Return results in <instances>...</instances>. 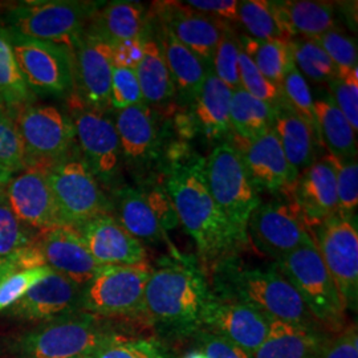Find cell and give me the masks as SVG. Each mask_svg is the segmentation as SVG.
Here are the masks:
<instances>
[{"mask_svg":"<svg viewBox=\"0 0 358 358\" xmlns=\"http://www.w3.org/2000/svg\"><path fill=\"white\" fill-rule=\"evenodd\" d=\"M210 294V282L198 260L173 250L152 266L143 297V320L161 343L192 340L203 329Z\"/></svg>","mask_w":358,"mask_h":358,"instance_id":"6da1fadb","label":"cell"},{"mask_svg":"<svg viewBox=\"0 0 358 358\" xmlns=\"http://www.w3.org/2000/svg\"><path fill=\"white\" fill-rule=\"evenodd\" d=\"M166 190L179 224L196 245L199 266L208 276L223 260L236 256L247 242L217 207L206 180V159L194 155L174 164L169 171Z\"/></svg>","mask_w":358,"mask_h":358,"instance_id":"7a4b0ae2","label":"cell"},{"mask_svg":"<svg viewBox=\"0 0 358 358\" xmlns=\"http://www.w3.org/2000/svg\"><path fill=\"white\" fill-rule=\"evenodd\" d=\"M207 279L214 294L252 308L269 320L321 328L275 263L251 266L232 256L219 263Z\"/></svg>","mask_w":358,"mask_h":358,"instance_id":"3957f363","label":"cell"},{"mask_svg":"<svg viewBox=\"0 0 358 358\" xmlns=\"http://www.w3.org/2000/svg\"><path fill=\"white\" fill-rule=\"evenodd\" d=\"M117 334L109 320L80 310L40 322L8 349L15 358H90Z\"/></svg>","mask_w":358,"mask_h":358,"instance_id":"277c9868","label":"cell"},{"mask_svg":"<svg viewBox=\"0 0 358 358\" xmlns=\"http://www.w3.org/2000/svg\"><path fill=\"white\" fill-rule=\"evenodd\" d=\"M101 3L77 0H29L8 8L4 27L13 34L57 44L72 51Z\"/></svg>","mask_w":358,"mask_h":358,"instance_id":"5b68a950","label":"cell"},{"mask_svg":"<svg viewBox=\"0 0 358 358\" xmlns=\"http://www.w3.org/2000/svg\"><path fill=\"white\" fill-rule=\"evenodd\" d=\"M275 264L324 331L337 333L345 328V307L313 239Z\"/></svg>","mask_w":358,"mask_h":358,"instance_id":"8992f818","label":"cell"},{"mask_svg":"<svg viewBox=\"0 0 358 358\" xmlns=\"http://www.w3.org/2000/svg\"><path fill=\"white\" fill-rule=\"evenodd\" d=\"M152 273L148 262L136 266H103L81 288V310L101 319L143 320V297Z\"/></svg>","mask_w":358,"mask_h":358,"instance_id":"52a82bcc","label":"cell"},{"mask_svg":"<svg viewBox=\"0 0 358 358\" xmlns=\"http://www.w3.org/2000/svg\"><path fill=\"white\" fill-rule=\"evenodd\" d=\"M206 180L220 211L248 243V220L262 199L248 178L242 155L230 142L217 146L206 159Z\"/></svg>","mask_w":358,"mask_h":358,"instance_id":"ba28073f","label":"cell"},{"mask_svg":"<svg viewBox=\"0 0 358 358\" xmlns=\"http://www.w3.org/2000/svg\"><path fill=\"white\" fill-rule=\"evenodd\" d=\"M47 180L63 226L77 230L109 214L112 205L83 157L69 154L52 164L47 167Z\"/></svg>","mask_w":358,"mask_h":358,"instance_id":"9c48e42d","label":"cell"},{"mask_svg":"<svg viewBox=\"0 0 358 358\" xmlns=\"http://www.w3.org/2000/svg\"><path fill=\"white\" fill-rule=\"evenodd\" d=\"M321 259L329 271L345 310L357 312L358 232L350 217L334 215L310 229Z\"/></svg>","mask_w":358,"mask_h":358,"instance_id":"30bf717a","label":"cell"},{"mask_svg":"<svg viewBox=\"0 0 358 358\" xmlns=\"http://www.w3.org/2000/svg\"><path fill=\"white\" fill-rule=\"evenodd\" d=\"M10 35L22 76L35 96L64 97L73 92L72 55L69 50L11 32Z\"/></svg>","mask_w":358,"mask_h":358,"instance_id":"8fae6325","label":"cell"},{"mask_svg":"<svg viewBox=\"0 0 358 358\" xmlns=\"http://www.w3.org/2000/svg\"><path fill=\"white\" fill-rule=\"evenodd\" d=\"M282 196L262 202L247 226L248 241L275 262L312 239L307 222L292 196Z\"/></svg>","mask_w":358,"mask_h":358,"instance_id":"7c38bea8","label":"cell"},{"mask_svg":"<svg viewBox=\"0 0 358 358\" xmlns=\"http://www.w3.org/2000/svg\"><path fill=\"white\" fill-rule=\"evenodd\" d=\"M68 115L71 117L76 141L93 176L103 183L115 178L120 167V141L115 122L103 112L83 103L72 92L68 96Z\"/></svg>","mask_w":358,"mask_h":358,"instance_id":"4fadbf2b","label":"cell"},{"mask_svg":"<svg viewBox=\"0 0 358 358\" xmlns=\"http://www.w3.org/2000/svg\"><path fill=\"white\" fill-rule=\"evenodd\" d=\"M31 165L50 166L69 155L76 143L68 113L53 105H29L15 115Z\"/></svg>","mask_w":358,"mask_h":358,"instance_id":"5bb4252c","label":"cell"},{"mask_svg":"<svg viewBox=\"0 0 358 358\" xmlns=\"http://www.w3.org/2000/svg\"><path fill=\"white\" fill-rule=\"evenodd\" d=\"M117 222L142 244L169 243L167 232L179 224L174 205L164 189L124 187L117 192Z\"/></svg>","mask_w":358,"mask_h":358,"instance_id":"9a60e30c","label":"cell"},{"mask_svg":"<svg viewBox=\"0 0 358 358\" xmlns=\"http://www.w3.org/2000/svg\"><path fill=\"white\" fill-rule=\"evenodd\" d=\"M73 90L83 103L97 112L110 108L113 73L112 44L84 32L71 51Z\"/></svg>","mask_w":358,"mask_h":358,"instance_id":"2e32d148","label":"cell"},{"mask_svg":"<svg viewBox=\"0 0 358 358\" xmlns=\"http://www.w3.org/2000/svg\"><path fill=\"white\" fill-rule=\"evenodd\" d=\"M47 167L31 165L4 186V196L13 214L28 227L40 231L63 226L47 180Z\"/></svg>","mask_w":358,"mask_h":358,"instance_id":"e0dca14e","label":"cell"},{"mask_svg":"<svg viewBox=\"0 0 358 358\" xmlns=\"http://www.w3.org/2000/svg\"><path fill=\"white\" fill-rule=\"evenodd\" d=\"M235 148L243 158L248 178L256 192L291 196L299 174L287 161L275 129L252 141L236 143Z\"/></svg>","mask_w":358,"mask_h":358,"instance_id":"ac0fdd59","label":"cell"},{"mask_svg":"<svg viewBox=\"0 0 358 358\" xmlns=\"http://www.w3.org/2000/svg\"><path fill=\"white\" fill-rule=\"evenodd\" d=\"M203 329L217 333L251 356L263 344L269 319L242 303L220 297L211 291L202 317Z\"/></svg>","mask_w":358,"mask_h":358,"instance_id":"d6986e66","label":"cell"},{"mask_svg":"<svg viewBox=\"0 0 358 358\" xmlns=\"http://www.w3.org/2000/svg\"><path fill=\"white\" fill-rule=\"evenodd\" d=\"M81 288L62 273L51 272L31 287L19 301L8 308V315L28 321L55 320L81 310Z\"/></svg>","mask_w":358,"mask_h":358,"instance_id":"ffe728a7","label":"cell"},{"mask_svg":"<svg viewBox=\"0 0 358 358\" xmlns=\"http://www.w3.org/2000/svg\"><path fill=\"white\" fill-rule=\"evenodd\" d=\"M38 248L44 266L84 287L101 269L76 229L60 226L40 231Z\"/></svg>","mask_w":358,"mask_h":358,"instance_id":"44dd1931","label":"cell"},{"mask_svg":"<svg viewBox=\"0 0 358 358\" xmlns=\"http://www.w3.org/2000/svg\"><path fill=\"white\" fill-rule=\"evenodd\" d=\"M77 231L100 266H136L148 262L143 244L109 214L92 219Z\"/></svg>","mask_w":358,"mask_h":358,"instance_id":"7402d4cb","label":"cell"},{"mask_svg":"<svg viewBox=\"0 0 358 358\" xmlns=\"http://www.w3.org/2000/svg\"><path fill=\"white\" fill-rule=\"evenodd\" d=\"M159 16L164 27L179 41L211 66L213 56L226 22L198 13L185 3H161Z\"/></svg>","mask_w":358,"mask_h":358,"instance_id":"603a6c76","label":"cell"},{"mask_svg":"<svg viewBox=\"0 0 358 358\" xmlns=\"http://www.w3.org/2000/svg\"><path fill=\"white\" fill-rule=\"evenodd\" d=\"M291 196L300 208L309 230L325 219L338 215L336 176L328 155L299 176Z\"/></svg>","mask_w":358,"mask_h":358,"instance_id":"cb8c5ba5","label":"cell"},{"mask_svg":"<svg viewBox=\"0 0 358 358\" xmlns=\"http://www.w3.org/2000/svg\"><path fill=\"white\" fill-rule=\"evenodd\" d=\"M332 333L279 320H269L268 334L252 358H315Z\"/></svg>","mask_w":358,"mask_h":358,"instance_id":"d4e9b609","label":"cell"},{"mask_svg":"<svg viewBox=\"0 0 358 358\" xmlns=\"http://www.w3.org/2000/svg\"><path fill=\"white\" fill-rule=\"evenodd\" d=\"M162 29L164 36L159 47L164 53L170 76L173 78L176 93L178 92L182 103L195 101L206 77L213 68L183 45L165 27H162Z\"/></svg>","mask_w":358,"mask_h":358,"instance_id":"484cf974","label":"cell"},{"mask_svg":"<svg viewBox=\"0 0 358 358\" xmlns=\"http://www.w3.org/2000/svg\"><path fill=\"white\" fill-rule=\"evenodd\" d=\"M146 19V10L141 3L112 1L97 10L85 32L110 44L129 38H142Z\"/></svg>","mask_w":358,"mask_h":358,"instance_id":"4316f807","label":"cell"},{"mask_svg":"<svg viewBox=\"0 0 358 358\" xmlns=\"http://www.w3.org/2000/svg\"><path fill=\"white\" fill-rule=\"evenodd\" d=\"M232 90L211 71L195 99L194 115L202 133L210 140H219L230 131Z\"/></svg>","mask_w":358,"mask_h":358,"instance_id":"83f0119b","label":"cell"},{"mask_svg":"<svg viewBox=\"0 0 358 358\" xmlns=\"http://www.w3.org/2000/svg\"><path fill=\"white\" fill-rule=\"evenodd\" d=\"M273 129L280 140L287 161L299 176L317 161V141L312 130L308 127L307 122L294 113L288 106L278 109Z\"/></svg>","mask_w":358,"mask_h":358,"instance_id":"f1b7e54d","label":"cell"},{"mask_svg":"<svg viewBox=\"0 0 358 358\" xmlns=\"http://www.w3.org/2000/svg\"><path fill=\"white\" fill-rule=\"evenodd\" d=\"M115 125L125 158L137 161L152 153L157 131L149 105L137 103L118 110Z\"/></svg>","mask_w":358,"mask_h":358,"instance_id":"f546056e","label":"cell"},{"mask_svg":"<svg viewBox=\"0 0 358 358\" xmlns=\"http://www.w3.org/2000/svg\"><path fill=\"white\" fill-rule=\"evenodd\" d=\"M315 115L324 145L333 157L340 159L357 158L356 131L348 122L345 115L338 109L329 94L315 100Z\"/></svg>","mask_w":358,"mask_h":358,"instance_id":"4dcf8cb0","label":"cell"},{"mask_svg":"<svg viewBox=\"0 0 358 358\" xmlns=\"http://www.w3.org/2000/svg\"><path fill=\"white\" fill-rule=\"evenodd\" d=\"M276 112L272 105L239 90L232 92L230 108V131L238 143L252 141L273 128Z\"/></svg>","mask_w":358,"mask_h":358,"instance_id":"1f68e13d","label":"cell"},{"mask_svg":"<svg viewBox=\"0 0 358 358\" xmlns=\"http://www.w3.org/2000/svg\"><path fill=\"white\" fill-rule=\"evenodd\" d=\"M284 22L292 38H319L322 34L336 28V13L331 3L310 0L278 1Z\"/></svg>","mask_w":358,"mask_h":358,"instance_id":"d6a6232c","label":"cell"},{"mask_svg":"<svg viewBox=\"0 0 358 358\" xmlns=\"http://www.w3.org/2000/svg\"><path fill=\"white\" fill-rule=\"evenodd\" d=\"M136 75L146 105H162L176 96L173 78L157 41L145 40V53L141 63L136 68Z\"/></svg>","mask_w":358,"mask_h":358,"instance_id":"836d02e7","label":"cell"},{"mask_svg":"<svg viewBox=\"0 0 358 358\" xmlns=\"http://www.w3.org/2000/svg\"><path fill=\"white\" fill-rule=\"evenodd\" d=\"M35 99L19 69L11 35L6 27L0 26V103L15 117Z\"/></svg>","mask_w":358,"mask_h":358,"instance_id":"e575fe53","label":"cell"},{"mask_svg":"<svg viewBox=\"0 0 358 358\" xmlns=\"http://www.w3.org/2000/svg\"><path fill=\"white\" fill-rule=\"evenodd\" d=\"M238 38L260 73L282 88V78L294 66L291 40H257L248 35Z\"/></svg>","mask_w":358,"mask_h":358,"instance_id":"d590c367","label":"cell"},{"mask_svg":"<svg viewBox=\"0 0 358 358\" xmlns=\"http://www.w3.org/2000/svg\"><path fill=\"white\" fill-rule=\"evenodd\" d=\"M238 23L245 28L248 36L257 40H292L278 1H239Z\"/></svg>","mask_w":358,"mask_h":358,"instance_id":"8d00e7d4","label":"cell"},{"mask_svg":"<svg viewBox=\"0 0 358 358\" xmlns=\"http://www.w3.org/2000/svg\"><path fill=\"white\" fill-rule=\"evenodd\" d=\"M294 66L307 80L313 83H328L338 76L329 56L310 38H292Z\"/></svg>","mask_w":358,"mask_h":358,"instance_id":"74e56055","label":"cell"},{"mask_svg":"<svg viewBox=\"0 0 358 358\" xmlns=\"http://www.w3.org/2000/svg\"><path fill=\"white\" fill-rule=\"evenodd\" d=\"M90 358H174L155 337H124L117 334Z\"/></svg>","mask_w":358,"mask_h":358,"instance_id":"f35d334b","label":"cell"},{"mask_svg":"<svg viewBox=\"0 0 358 358\" xmlns=\"http://www.w3.org/2000/svg\"><path fill=\"white\" fill-rule=\"evenodd\" d=\"M0 166L17 174L31 166L20 131L13 117L0 103Z\"/></svg>","mask_w":358,"mask_h":358,"instance_id":"ab89813d","label":"cell"},{"mask_svg":"<svg viewBox=\"0 0 358 358\" xmlns=\"http://www.w3.org/2000/svg\"><path fill=\"white\" fill-rule=\"evenodd\" d=\"M282 92L287 106L307 122L316 141L321 143L317 120L315 115V100L307 80L297 71L296 66H292L282 78Z\"/></svg>","mask_w":358,"mask_h":358,"instance_id":"60d3db41","label":"cell"},{"mask_svg":"<svg viewBox=\"0 0 358 358\" xmlns=\"http://www.w3.org/2000/svg\"><path fill=\"white\" fill-rule=\"evenodd\" d=\"M36 235L13 214L4 192L0 195V260H13Z\"/></svg>","mask_w":358,"mask_h":358,"instance_id":"b9f144b4","label":"cell"},{"mask_svg":"<svg viewBox=\"0 0 358 358\" xmlns=\"http://www.w3.org/2000/svg\"><path fill=\"white\" fill-rule=\"evenodd\" d=\"M239 55L241 43L230 26L223 28L217 48L213 56L211 68L214 75L226 84L232 92L241 88L239 76Z\"/></svg>","mask_w":358,"mask_h":358,"instance_id":"7bdbcfd3","label":"cell"},{"mask_svg":"<svg viewBox=\"0 0 358 358\" xmlns=\"http://www.w3.org/2000/svg\"><path fill=\"white\" fill-rule=\"evenodd\" d=\"M328 158L334 169L338 214L353 219L358 206V164L356 159H340L331 154Z\"/></svg>","mask_w":358,"mask_h":358,"instance_id":"ee69618b","label":"cell"},{"mask_svg":"<svg viewBox=\"0 0 358 358\" xmlns=\"http://www.w3.org/2000/svg\"><path fill=\"white\" fill-rule=\"evenodd\" d=\"M239 76L241 88L257 100L272 105L275 109L287 106L282 88L271 83L268 78L260 73V71L256 68L248 55L242 50V47L239 55Z\"/></svg>","mask_w":358,"mask_h":358,"instance_id":"f6af8a7d","label":"cell"},{"mask_svg":"<svg viewBox=\"0 0 358 358\" xmlns=\"http://www.w3.org/2000/svg\"><path fill=\"white\" fill-rule=\"evenodd\" d=\"M313 40L329 56L337 68L338 76H345L357 69V44L350 35L336 27Z\"/></svg>","mask_w":358,"mask_h":358,"instance_id":"bcb514c9","label":"cell"},{"mask_svg":"<svg viewBox=\"0 0 358 358\" xmlns=\"http://www.w3.org/2000/svg\"><path fill=\"white\" fill-rule=\"evenodd\" d=\"M51 268L44 266L38 268L13 271L0 282V312L13 307L34 287L38 280L47 276Z\"/></svg>","mask_w":358,"mask_h":358,"instance_id":"7dc6e473","label":"cell"},{"mask_svg":"<svg viewBox=\"0 0 358 358\" xmlns=\"http://www.w3.org/2000/svg\"><path fill=\"white\" fill-rule=\"evenodd\" d=\"M358 68L345 76H337L328 81L333 101L345 115L350 127L357 133L358 128Z\"/></svg>","mask_w":358,"mask_h":358,"instance_id":"c3c4849f","label":"cell"},{"mask_svg":"<svg viewBox=\"0 0 358 358\" xmlns=\"http://www.w3.org/2000/svg\"><path fill=\"white\" fill-rule=\"evenodd\" d=\"M143 103L136 69L113 68L110 85V106L122 110L129 106Z\"/></svg>","mask_w":358,"mask_h":358,"instance_id":"681fc988","label":"cell"},{"mask_svg":"<svg viewBox=\"0 0 358 358\" xmlns=\"http://www.w3.org/2000/svg\"><path fill=\"white\" fill-rule=\"evenodd\" d=\"M192 340L195 341V349L205 353L208 358H252L250 353L230 340L206 329L196 333Z\"/></svg>","mask_w":358,"mask_h":358,"instance_id":"f907efd6","label":"cell"},{"mask_svg":"<svg viewBox=\"0 0 358 358\" xmlns=\"http://www.w3.org/2000/svg\"><path fill=\"white\" fill-rule=\"evenodd\" d=\"M315 358H358L357 325L352 324L332 333Z\"/></svg>","mask_w":358,"mask_h":358,"instance_id":"816d5d0a","label":"cell"},{"mask_svg":"<svg viewBox=\"0 0 358 358\" xmlns=\"http://www.w3.org/2000/svg\"><path fill=\"white\" fill-rule=\"evenodd\" d=\"M192 10L205 13L222 22H238L239 1L236 0H189L185 1Z\"/></svg>","mask_w":358,"mask_h":358,"instance_id":"f5cc1de1","label":"cell"},{"mask_svg":"<svg viewBox=\"0 0 358 358\" xmlns=\"http://www.w3.org/2000/svg\"><path fill=\"white\" fill-rule=\"evenodd\" d=\"M145 53L143 38H129L112 44V57L115 68L136 69Z\"/></svg>","mask_w":358,"mask_h":358,"instance_id":"db71d44e","label":"cell"},{"mask_svg":"<svg viewBox=\"0 0 358 358\" xmlns=\"http://www.w3.org/2000/svg\"><path fill=\"white\" fill-rule=\"evenodd\" d=\"M13 271H16V269L10 260H0V282Z\"/></svg>","mask_w":358,"mask_h":358,"instance_id":"11a10c76","label":"cell"},{"mask_svg":"<svg viewBox=\"0 0 358 358\" xmlns=\"http://www.w3.org/2000/svg\"><path fill=\"white\" fill-rule=\"evenodd\" d=\"M13 176L11 173H8L7 170H4L3 167L0 166V185H7L8 180L13 178Z\"/></svg>","mask_w":358,"mask_h":358,"instance_id":"9f6ffc18","label":"cell"},{"mask_svg":"<svg viewBox=\"0 0 358 358\" xmlns=\"http://www.w3.org/2000/svg\"><path fill=\"white\" fill-rule=\"evenodd\" d=\"M182 358H208L206 356L205 353H202L201 350H198V349H194L192 352H189V353H186L185 356Z\"/></svg>","mask_w":358,"mask_h":358,"instance_id":"6f0895ef","label":"cell"},{"mask_svg":"<svg viewBox=\"0 0 358 358\" xmlns=\"http://www.w3.org/2000/svg\"><path fill=\"white\" fill-rule=\"evenodd\" d=\"M4 186H6V185H0V195L4 192Z\"/></svg>","mask_w":358,"mask_h":358,"instance_id":"680465c9","label":"cell"}]
</instances>
